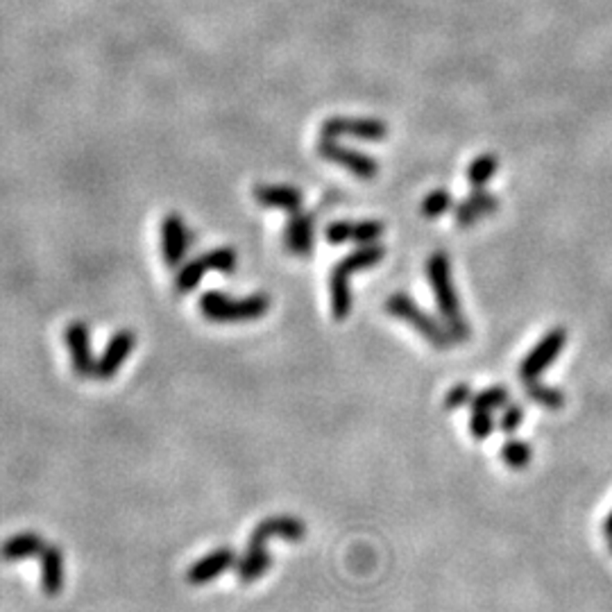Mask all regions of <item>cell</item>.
<instances>
[{"label": "cell", "mask_w": 612, "mask_h": 612, "mask_svg": "<svg viewBox=\"0 0 612 612\" xmlns=\"http://www.w3.org/2000/svg\"><path fill=\"white\" fill-rule=\"evenodd\" d=\"M66 342L68 352H71L73 370L85 379H109L118 372L123 361L132 354L134 345H137V336L132 332H120L107 345V352L102 359H96L89 352V332H87L85 322H76L66 329Z\"/></svg>", "instance_id": "cell-1"}, {"label": "cell", "mask_w": 612, "mask_h": 612, "mask_svg": "<svg viewBox=\"0 0 612 612\" xmlns=\"http://www.w3.org/2000/svg\"><path fill=\"white\" fill-rule=\"evenodd\" d=\"M426 275H429L431 291H434L435 304H438L440 315L444 320V327L454 336V341L465 342L470 338V324H467L465 315H463L461 300H458L456 289H454L452 280V266H449V257L444 252H434L426 261Z\"/></svg>", "instance_id": "cell-2"}, {"label": "cell", "mask_w": 612, "mask_h": 612, "mask_svg": "<svg viewBox=\"0 0 612 612\" xmlns=\"http://www.w3.org/2000/svg\"><path fill=\"white\" fill-rule=\"evenodd\" d=\"M386 250L379 243L361 245L352 254H347L341 263L332 270V280H329V291H332V313L336 320L350 318L352 313V275L359 270H368L382 263Z\"/></svg>", "instance_id": "cell-3"}, {"label": "cell", "mask_w": 612, "mask_h": 612, "mask_svg": "<svg viewBox=\"0 0 612 612\" xmlns=\"http://www.w3.org/2000/svg\"><path fill=\"white\" fill-rule=\"evenodd\" d=\"M200 309L204 318L213 322H239V320H257L268 313L270 309V298L266 293H254L243 300H234L227 293L209 291L202 295Z\"/></svg>", "instance_id": "cell-4"}, {"label": "cell", "mask_w": 612, "mask_h": 612, "mask_svg": "<svg viewBox=\"0 0 612 612\" xmlns=\"http://www.w3.org/2000/svg\"><path fill=\"white\" fill-rule=\"evenodd\" d=\"M386 309L393 318H400L404 320L406 324H411V327L415 329L426 342H431L435 350H447L452 342H456L444 324H440L434 315H429L424 309H420V306L415 304V300L408 298L406 293H393L391 298H388Z\"/></svg>", "instance_id": "cell-5"}, {"label": "cell", "mask_w": 612, "mask_h": 612, "mask_svg": "<svg viewBox=\"0 0 612 612\" xmlns=\"http://www.w3.org/2000/svg\"><path fill=\"white\" fill-rule=\"evenodd\" d=\"M565 342H567V332L563 327H554L551 332H546L545 336L537 341V345L524 356L522 365H519V379L524 383L536 382L556 359L563 352Z\"/></svg>", "instance_id": "cell-6"}, {"label": "cell", "mask_w": 612, "mask_h": 612, "mask_svg": "<svg viewBox=\"0 0 612 612\" xmlns=\"http://www.w3.org/2000/svg\"><path fill=\"white\" fill-rule=\"evenodd\" d=\"M318 155L322 157V159L332 161V164L342 166V168L350 170V173L356 175L359 179H374L379 173V164L374 157L341 146L336 138L320 137Z\"/></svg>", "instance_id": "cell-7"}, {"label": "cell", "mask_w": 612, "mask_h": 612, "mask_svg": "<svg viewBox=\"0 0 612 612\" xmlns=\"http://www.w3.org/2000/svg\"><path fill=\"white\" fill-rule=\"evenodd\" d=\"M236 268V254L234 250L230 248H220L213 250V252L204 254V257L196 259L193 263H189L178 277V291L179 293H187V291L196 289L198 281L207 275L209 270H220V272H231Z\"/></svg>", "instance_id": "cell-8"}, {"label": "cell", "mask_w": 612, "mask_h": 612, "mask_svg": "<svg viewBox=\"0 0 612 612\" xmlns=\"http://www.w3.org/2000/svg\"><path fill=\"white\" fill-rule=\"evenodd\" d=\"M322 137L338 138L352 137L359 141H383L388 137V125L377 118H329L322 123Z\"/></svg>", "instance_id": "cell-9"}, {"label": "cell", "mask_w": 612, "mask_h": 612, "mask_svg": "<svg viewBox=\"0 0 612 612\" xmlns=\"http://www.w3.org/2000/svg\"><path fill=\"white\" fill-rule=\"evenodd\" d=\"M383 234V225L379 220H336L329 222V227L324 230L329 243L342 245V243H361L370 245L377 243Z\"/></svg>", "instance_id": "cell-10"}, {"label": "cell", "mask_w": 612, "mask_h": 612, "mask_svg": "<svg viewBox=\"0 0 612 612\" xmlns=\"http://www.w3.org/2000/svg\"><path fill=\"white\" fill-rule=\"evenodd\" d=\"M191 230L178 213H170L164 218V222H161V250H164V261L168 266H178L182 261L184 254L191 248Z\"/></svg>", "instance_id": "cell-11"}, {"label": "cell", "mask_w": 612, "mask_h": 612, "mask_svg": "<svg viewBox=\"0 0 612 612\" xmlns=\"http://www.w3.org/2000/svg\"><path fill=\"white\" fill-rule=\"evenodd\" d=\"M306 536V526L302 519L289 517V515H280V517H270L266 522H261L257 526V531L252 533V540H250V551H266L268 537H284V540H302Z\"/></svg>", "instance_id": "cell-12"}, {"label": "cell", "mask_w": 612, "mask_h": 612, "mask_svg": "<svg viewBox=\"0 0 612 612\" xmlns=\"http://www.w3.org/2000/svg\"><path fill=\"white\" fill-rule=\"evenodd\" d=\"M497 209H499L497 196L484 191V189H474L472 196H467L465 200L456 204V209H454V220H456V227L467 230V227L476 225L481 218L490 216V213H495Z\"/></svg>", "instance_id": "cell-13"}, {"label": "cell", "mask_w": 612, "mask_h": 612, "mask_svg": "<svg viewBox=\"0 0 612 612\" xmlns=\"http://www.w3.org/2000/svg\"><path fill=\"white\" fill-rule=\"evenodd\" d=\"M313 239H315L313 213H302V211L291 213L289 225H286V236H284L289 252L306 257V254L313 250Z\"/></svg>", "instance_id": "cell-14"}, {"label": "cell", "mask_w": 612, "mask_h": 612, "mask_svg": "<svg viewBox=\"0 0 612 612\" xmlns=\"http://www.w3.org/2000/svg\"><path fill=\"white\" fill-rule=\"evenodd\" d=\"M254 198L263 204V207L281 209V211L298 213L302 211V193L289 184H261L254 189Z\"/></svg>", "instance_id": "cell-15"}, {"label": "cell", "mask_w": 612, "mask_h": 612, "mask_svg": "<svg viewBox=\"0 0 612 612\" xmlns=\"http://www.w3.org/2000/svg\"><path fill=\"white\" fill-rule=\"evenodd\" d=\"M231 563H234V554H231L230 549L211 551V554L204 556V558L198 560V563L189 569L187 581L191 583V586H204V583L213 581V578L220 576L222 572H227Z\"/></svg>", "instance_id": "cell-16"}, {"label": "cell", "mask_w": 612, "mask_h": 612, "mask_svg": "<svg viewBox=\"0 0 612 612\" xmlns=\"http://www.w3.org/2000/svg\"><path fill=\"white\" fill-rule=\"evenodd\" d=\"M64 586V556L57 546H46L41 554V587L48 597H57Z\"/></svg>", "instance_id": "cell-17"}, {"label": "cell", "mask_w": 612, "mask_h": 612, "mask_svg": "<svg viewBox=\"0 0 612 612\" xmlns=\"http://www.w3.org/2000/svg\"><path fill=\"white\" fill-rule=\"evenodd\" d=\"M46 542L36 533H18V536L9 537L0 549V558L5 560H26L36 554H44Z\"/></svg>", "instance_id": "cell-18"}, {"label": "cell", "mask_w": 612, "mask_h": 612, "mask_svg": "<svg viewBox=\"0 0 612 612\" xmlns=\"http://www.w3.org/2000/svg\"><path fill=\"white\" fill-rule=\"evenodd\" d=\"M497 168H499L497 157L485 152V155H479L474 161H472L470 168H467V179H470V184L474 189H484L485 184L497 175Z\"/></svg>", "instance_id": "cell-19"}, {"label": "cell", "mask_w": 612, "mask_h": 612, "mask_svg": "<svg viewBox=\"0 0 612 612\" xmlns=\"http://www.w3.org/2000/svg\"><path fill=\"white\" fill-rule=\"evenodd\" d=\"M270 556L266 554V551H250L245 554V558L240 560V567H239V578L243 583H252L257 581V578H261L263 574L270 569Z\"/></svg>", "instance_id": "cell-20"}, {"label": "cell", "mask_w": 612, "mask_h": 612, "mask_svg": "<svg viewBox=\"0 0 612 612\" xmlns=\"http://www.w3.org/2000/svg\"><path fill=\"white\" fill-rule=\"evenodd\" d=\"M524 391H526V395L542 408H549V411H560V408L565 406L563 393H560L558 388H551V386H545V383H537V379H536V382H526Z\"/></svg>", "instance_id": "cell-21"}, {"label": "cell", "mask_w": 612, "mask_h": 612, "mask_svg": "<svg viewBox=\"0 0 612 612\" xmlns=\"http://www.w3.org/2000/svg\"><path fill=\"white\" fill-rule=\"evenodd\" d=\"M533 447L524 440H508L502 447V461L506 463L510 470H524L531 463Z\"/></svg>", "instance_id": "cell-22"}, {"label": "cell", "mask_w": 612, "mask_h": 612, "mask_svg": "<svg viewBox=\"0 0 612 612\" xmlns=\"http://www.w3.org/2000/svg\"><path fill=\"white\" fill-rule=\"evenodd\" d=\"M508 404V391L504 386H490L481 391L479 395L472 400V408H481V411H497V408H506Z\"/></svg>", "instance_id": "cell-23"}, {"label": "cell", "mask_w": 612, "mask_h": 612, "mask_svg": "<svg viewBox=\"0 0 612 612\" xmlns=\"http://www.w3.org/2000/svg\"><path fill=\"white\" fill-rule=\"evenodd\" d=\"M452 196H449V191H444V189H438V191H431L429 196L424 198V202H422L420 211L424 218H440L443 213H447L449 209H452Z\"/></svg>", "instance_id": "cell-24"}, {"label": "cell", "mask_w": 612, "mask_h": 612, "mask_svg": "<svg viewBox=\"0 0 612 612\" xmlns=\"http://www.w3.org/2000/svg\"><path fill=\"white\" fill-rule=\"evenodd\" d=\"M495 431V420L490 411H481V408H472L470 417V434L476 440H485Z\"/></svg>", "instance_id": "cell-25"}, {"label": "cell", "mask_w": 612, "mask_h": 612, "mask_svg": "<svg viewBox=\"0 0 612 612\" xmlns=\"http://www.w3.org/2000/svg\"><path fill=\"white\" fill-rule=\"evenodd\" d=\"M522 420H524L522 408L517 404H508L504 408L502 420H499V429H502L504 434H515V431L519 429V424H522Z\"/></svg>", "instance_id": "cell-26"}, {"label": "cell", "mask_w": 612, "mask_h": 612, "mask_svg": "<svg viewBox=\"0 0 612 612\" xmlns=\"http://www.w3.org/2000/svg\"><path fill=\"white\" fill-rule=\"evenodd\" d=\"M467 402H472L470 386H467V383H458V386H454L452 391L447 393V397H444V408H447V411H454V408L465 406Z\"/></svg>", "instance_id": "cell-27"}, {"label": "cell", "mask_w": 612, "mask_h": 612, "mask_svg": "<svg viewBox=\"0 0 612 612\" xmlns=\"http://www.w3.org/2000/svg\"><path fill=\"white\" fill-rule=\"evenodd\" d=\"M604 533H606V536H608V540H612V513L608 515V517H606V522H604Z\"/></svg>", "instance_id": "cell-28"}, {"label": "cell", "mask_w": 612, "mask_h": 612, "mask_svg": "<svg viewBox=\"0 0 612 612\" xmlns=\"http://www.w3.org/2000/svg\"><path fill=\"white\" fill-rule=\"evenodd\" d=\"M610 551H612V540H610Z\"/></svg>", "instance_id": "cell-29"}]
</instances>
